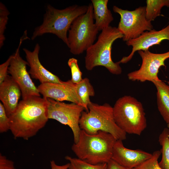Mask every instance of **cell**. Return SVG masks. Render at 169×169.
<instances>
[{
    "label": "cell",
    "instance_id": "obj_31",
    "mask_svg": "<svg viewBox=\"0 0 169 169\" xmlns=\"http://www.w3.org/2000/svg\"><path fill=\"white\" fill-rule=\"evenodd\" d=\"M167 127L169 129V124L167 125Z\"/></svg>",
    "mask_w": 169,
    "mask_h": 169
},
{
    "label": "cell",
    "instance_id": "obj_2",
    "mask_svg": "<svg viewBox=\"0 0 169 169\" xmlns=\"http://www.w3.org/2000/svg\"><path fill=\"white\" fill-rule=\"evenodd\" d=\"M117 139L111 134L100 131L90 135L81 130L78 141L74 143L72 151L77 158L96 165L107 163L112 158Z\"/></svg>",
    "mask_w": 169,
    "mask_h": 169
},
{
    "label": "cell",
    "instance_id": "obj_26",
    "mask_svg": "<svg viewBox=\"0 0 169 169\" xmlns=\"http://www.w3.org/2000/svg\"><path fill=\"white\" fill-rule=\"evenodd\" d=\"M10 120L2 103L0 102V132L3 133L10 130Z\"/></svg>",
    "mask_w": 169,
    "mask_h": 169
},
{
    "label": "cell",
    "instance_id": "obj_15",
    "mask_svg": "<svg viewBox=\"0 0 169 169\" xmlns=\"http://www.w3.org/2000/svg\"><path fill=\"white\" fill-rule=\"evenodd\" d=\"M40 46L37 44L33 51L27 49L23 50L25 54L27 61L30 69L28 73L31 77L39 80L41 84L51 83L63 84L64 81L61 80L56 75L45 69L40 63L39 59Z\"/></svg>",
    "mask_w": 169,
    "mask_h": 169
},
{
    "label": "cell",
    "instance_id": "obj_30",
    "mask_svg": "<svg viewBox=\"0 0 169 169\" xmlns=\"http://www.w3.org/2000/svg\"><path fill=\"white\" fill-rule=\"evenodd\" d=\"M50 163L51 169H68L69 166V163L63 165H58L54 160L51 161Z\"/></svg>",
    "mask_w": 169,
    "mask_h": 169
},
{
    "label": "cell",
    "instance_id": "obj_17",
    "mask_svg": "<svg viewBox=\"0 0 169 169\" xmlns=\"http://www.w3.org/2000/svg\"><path fill=\"white\" fill-rule=\"evenodd\" d=\"M95 24L99 31L110 26L113 17L107 7L108 0H92Z\"/></svg>",
    "mask_w": 169,
    "mask_h": 169
},
{
    "label": "cell",
    "instance_id": "obj_27",
    "mask_svg": "<svg viewBox=\"0 0 169 169\" xmlns=\"http://www.w3.org/2000/svg\"><path fill=\"white\" fill-rule=\"evenodd\" d=\"M12 56V55L10 56L5 62L0 65V84L3 82L8 75V69Z\"/></svg>",
    "mask_w": 169,
    "mask_h": 169
},
{
    "label": "cell",
    "instance_id": "obj_14",
    "mask_svg": "<svg viewBox=\"0 0 169 169\" xmlns=\"http://www.w3.org/2000/svg\"><path fill=\"white\" fill-rule=\"evenodd\" d=\"M152 156V154L141 150L127 148L124 146L122 141L117 140L114 146L111 159L126 168L133 169Z\"/></svg>",
    "mask_w": 169,
    "mask_h": 169
},
{
    "label": "cell",
    "instance_id": "obj_32",
    "mask_svg": "<svg viewBox=\"0 0 169 169\" xmlns=\"http://www.w3.org/2000/svg\"><path fill=\"white\" fill-rule=\"evenodd\" d=\"M167 84L169 85V80L167 81Z\"/></svg>",
    "mask_w": 169,
    "mask_h": 169
},
{
    "label": "cell",
    "instance_id": "obj_19",
    "mask_svg": "<svg viewBox=\"0 0 169 169\" xmlns=\"http://www.w3.org/2000/svg\"><path fill=\"white\" fill-rule=\"evenodd\" d=\"M77 95L86 111H88V105L91 102L90 97L94 96L95 92L93 86L87 78H85L79 83L75 84Z\"/></svg>",
    "mask_w": 169,
    "mask_h": 169
},
{
    "label": "cell",
    "instance_id": "obj_13",
    "mask_svg": "<svg viewBox=\"0 0 169 169\" xmlns=\"http://www.w3.org/2000/svg\"><path fill=\"white\" fill-rule=\"evenodd\" d=\"M37 88L43 98L60 102L69 101L83 107L76 93L75 84L70 80L64 81L63 84H41Z\"/></svg>",
    "mask_w": 169,
    "mask_h": 169
},
{
    "label": "cell",
    "instance_id": "obj_1",
    "mask_svg": "<svg viewBox=\"0 0 169 169\" xmlns=\"http://www.w3.org/2000/svg\"><path fill=\"white\" fill-rule=\"evenodd\" d=\"M47 98L33 96L19 102L9 117L10 130L15 139L28 140L36 135L48 120Z\"/></svg>",
    "mask_w": 169,
    "mask_h": 169
},
{
    "label": "cell",
    "instance_id": "obj_6",
    "mask_svg": "<svg viewBox=\"0 0 169 169\" xmlns=\"http://www.w3.org/2000/svg\"><path fill=\"white\" fill-rule=\"evenodd\" d=\"M113 108L116 124L126 133L140 136L146 127L143 105L133 97L125 95L120 98Z\"/></svg>",
    "mask_w": 169,
    "mask_h": 169
},
{
    "label": "cell",
    "instance_id": "obj_7",
    "mask_svg": "<svg viewBox=\"0 0 169 169\" xmlns=\"http://www.w3.org/2000/svg\"><path fill=\"white\" fill-rule=\"evenodd\" d=\"M88 6L86 12L74 21L68 31L67 46L74 55L82 53L93 44L99 31L94 23L92 5Z\"/></svg>",
    "mask_w": 169,
    "mask_h": 169
},
{
    "label": "cell",
    "instance_id": "obj_21",
    "mask_svg": "<svg viewBox=\"0 0 169 169\" xmlns=\"http://www.w3.org/2000/svg\"><path fill=\"white\" fill-rule=\"evenodd\" d=\"M146 16L151 22L161 15V10L164 6L169 7V0H147Z\"/></svg>",
    "mask_w": 169,
    "mask_h": 169
},
{
    "label": "cell",
    "instance_id": "obj_23",
    "mask_svg": "<svg viewBox=\"0 0 169 169\" xmlns=\"http://www.w3.org/2000/svg\"><path fill=\"white\" fill-rule=\"evenodd\" d=\"M9 12L6 6L0 3V48L3 45L5 39L4 32L8 20Z\"/></svg>",
    "mask_w": 169,
    "mask_h": 169
},
{
    "label": "cell",
    "instance_id": "obj_24",
    "mask_svg": "<svg viewBox=\"0 0 169 169\" xmlns=\"http://www.w3.org/2000/svg\"><path fill=\"white\" fill-rule=\"evenodd\" d=\"M161 155L160 150L154 151L151 158L133 169H162L160 166L158 162V159Z\"/></svg>",
    "mask_w": 169,
    "mask_h": 169
},
{
    "label": "cell",
    "instance_id": "obj_25",
    "mask_svg": "<svg viewBox=\"0 0 169 169\" xmlns=\"http://www.w3.org/2000/svg\"><path fill=\"white\" fill-rule=\"evenodd\" d=\"M68 64L71 73V82L77 84L82 79V73L79 67L77 59L72 58H70L68 61Z\"/></svg>",
    "mask_w": 169,
    "mask_h": 169
},
{
    "label": "cell",
    "instance_id": "obj_9",
    "mask_svg": "<svg viewBox=\"0 0 169 169\" xmlns=\"http://www.w3.org/2000/svg\"><path fill=\"white\" fill-rule=\"evenodd\" d=\"M47 99L49 119L55 120L68 125L72 131L74 143L77 142L81 130L79 121L84 108L73 103H66L49 98Z\"/></svg>",
    "mask_w": 169,
    "mask_h": 169
},
{
    "label": "cell",
    "instance_id": "obj_3",
    "mask_svg": "<svg viewBox=\"0 0 169 169\" xmlns=\"http://www.w3.org/2000/svg\"><path fill=\"white\" fill-rule=\"evenodd\" d=\"M88 6L77 5L59 9L50 5L46 7L42 24L34 29L32 40L47 33L55 35L68 45L67 32L74 21L85 13Z\"/></svg>",
    "mask_w": 169,
    "mask_h": 169
},
{
    "label": "cell",
    "instance_id": "obj_16",
    "mask_svg": "<svg viewBox=\"0 0 169 169\" xmlns=\"http://www.w3.org/2000/svg\"><path fill=\"white\" fill-rule=\"evenodd\" d=\"M21 95L18 85L11 76L8 75L0 84V100L8 117L16 110Z\"/></svg>",
    "mask_w": 169,
    "mask_h": 169
},
{
    "label": "cell",
    "instance_id": "obj_28",
    "mask_svg": "<svg viewBox=\"0 0 169 169\" xmlns=\"http://www.w3.org/2000/svg\"><path fill=\"white\" fill-rule=\"evenodd\" d=\"M0 169H16L14 162L8 159L7 157L0 154Z\"/></svg>",
    "mask_w": 169,
    "mask_h": 169
},
{
    "label": "cell",
    "instance_id": "obj_10",
    "mask_svg": "<svg viewBox=\"0 0 169 169\" xmlns=\"http://www.w3.org/2000/svg\"><path fill=\"white\" fill-rule=\"evenodd\" d=\"M27 32H24L18 48L15 53L12 55L8 73L19 87L22 100L33 96H40L38 88L35 85L27 70L28 62L23 59L20 54V48L23 41L27 39Z\"/></svg>",
    "mask_w": 169,
    "mask_h": 169
},
{
    "label": "cell",
    "instance_id": "obj_12",
    "mask_svg": "<svg viewBox=\"0 0 169 169\" xmlns=\"http://www.w3.org/2000/svg\"><path fill=\"white\" fill-rule=\"evenodd\" d=\"M164 40H169V24L160 30L156 31L153 29L147 31L138 38L126 42L127 45L132 47L131 52L129 55L123 57L118 62L119 64L126 63L132 59L136 51L148 50L154 45L160 44Z\"/></svg>",
    "mask_w": 169,
    "mask_h": 169
},
{
    "label": "cell",
    "instance_id": "obj_20",
    "mask_svg": "<svg viewBox=\"0 0 169 169\" xmlns=\"http://www.w3.org/2000/svg\"><path fill=\"white\" fill-rule=\"evenodd\" d=\"M158 141L161 146V159L159 164L162 169H169V129L165 128L159 136Z\"/></svg>",
    "mask_w": 169,
    "mask_h": 169
},
{
    "label": "cell",
    "instance_id": "obj_29",
    "mask_svg": "<svg viewBox=\"0 0 169 169\" xmlns=\"http://www.w3.org/2000/svg\"><path fill=\"white\" fill-rule=\"evenodd\" d=\"M107 169H128L121 166L112 159L107 163Z\"/></svg>",
    "mask_w": 169,
    "mask_h": 169
},
{
    "label": "cell",
    "instance_id": "obj_18",
    "mask_svg": "<svg viewBox=\"0 0 169 169\" xmlns=\"http://www.w3.org/2000/svg\"><path fill=\"white\" fill-rule=\"evenodd\" d=\"M151 82L156 90L157 104L158 110L164 120L169 124V85L161 80Z\"/></svg>",
    "mask_w": 169,
    "mask_h": 169
},
{
    "label": "cell",
    "instance_id": "obj_4",
    "mask_svg": "<svg viewBox=\"0 0 169 169\" xmlns=\"http://www.w3.org/2000/svg\"><path fill=\"white\" fill-rule=\"evenodd\" d=\"M123 37L115 27L110 26L102 30L97 41L86 51L85 64L86 69L91 70L95 67L101 66L113 74H120L121 68L118 62L115 63L112 61L111 51L114 42Z\"/></svg>",
    "mask_w": 169,
    "mask_h": 169
},
{
    "label": "cell",
    "instance_id": "obj_5",
    "mask_svg": "<svg viewBox=\"0 0 169 169\" xmlns=\"http://www.w3.org/2000/svg\"><path fill=\"white\" fill-rule=\"evenodd\" d=\"M88 109V111H84L81 114L79 121L81 130L90 135L103 131L111 134L117 140L126 139V133L116 124L113 108L110 104L100 105L91 102Z\"/></svg>",
    "mask_w": 169,
    "mask_h": 169
},
{
    "label": "cell",
    "instance_id": "obj_8",
    "mask_svg": "<svg viewBox=\"0 0 169 169\" xmlns=\"http://www.w3.org/2000/svg\"><path fill=\"white\" fill-rule=\"evenodd\" d=\"M113 9L120 16L117 28L123 35L122 39L124 41L137 38L145 31L153 29L151 22L146 18L145 6H140L135 10L129 11L114 6Z\"/></svg>",
    "mask_w": 169,
    "mask_h": 169
},
{
    "label": "cell",
    "instance_id": "obj_22",
    "mask_svg": "<svg viewBox=\"0 0 169 169\" xmlns=\"http://www.w3.org/2000/svg\"><path fill=\"white\" fill-rule=\"evenodd\" d=\"M65 159L69 161L68 169H107V163L93 165L78 158L66 156Z\"/></svg>",
    "mask_w": 169,
    "mask_h": 169
},
{
    "label": "cell",
    "instance_id": "obj_11",
    "mask_svg": "<svg viewBox=\"0 0 169 169\" xmlns=\"http://www.w3.org/2000/svg\"><path fill=\"white\" fill-rule=\"evenodd\" d=\"M138 52L142 59L141 66L138 70L129 73L128 79L142 82L161 81L158 75L159 70L161 66L166 67L165 61L169 58V51L161 54L154 53L149 50H140Z\"/></svg>",
    "mask_w": 169,
    "mask_h": 169
}]
</instances>
